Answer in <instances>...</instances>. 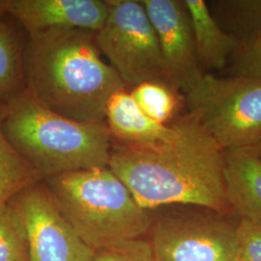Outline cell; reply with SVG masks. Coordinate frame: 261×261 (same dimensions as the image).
Listing matches in <instances>:
<instances>
[{"label": "cell", "instance_id": "cell-1", "mask_svg": "<svg viewBox=\"0 0 261 261\" xmlns=\"http://www.w3.org/2000/svg\"><path fill=\"white\" fill-rule=\"evenodd\" d=\"M171 124L175 137L155 145L128 146L112 140L109 168L146 210L189 205L220 214L232 212L224 150L190 112Z\"/></svg>", "mask_w": 261, "mask_h": 261}, {"label": "cell", "instance_id": "cell-2", "mask_svg": "<svg viewBox=\"0 0 261 261\" xmlns=\"http://www.w3.org/2000/svg\"><path fill=\"white\" fill-rule=\"evenodd\" d=\"M22 76L39 103L76 121H103L111 97L126 88L103 61L96 32L79 28L27 34Z\"/></svg>", "mask_w": 261, "mask_h": 261}, {"label": "cell", "instance_id": "cell-3", "mask_svg": "<svg viewBox=\"0 0 261 261\" xmlns=\"http://www.w3.org/2000/svg\"><path fill=\"white\" fill-rule=\"evenodd\" d=\"M3 130L41 180L109 167L112 137L106 121H76L44 107L24 89L7 100Z\"/></svg>", "mask_w": 261, "mask_h": 261}, {"label": "cell", "instance_id": "cell-4", "mask_svg": "<svg viewBox=\"0 0 261 261\" xmlns=\"http://www.w3.org/2000/svg\"><path fill=\"white\" fill-rule=\"evenodd\" d=\"M75 232L92 250L141 239L150 231L149 210L109 167L67 172L43 180Z\"/></svg>", "mask_w": 261, "mask_h": 261}, {"label": "cell", "instance_id": "cell-5", "mask_svg": "<svg viewBox=\"0 0 261 261\" xmlns=\"http://www.w3.org/2000/svg\"><path fill=\"white\" fill-rule=\"evenodd\" d=\"M188 112L224 150L254 148L261 142V82L204 74L185 94Z\"/></svg>", "mask_w": 261, "mask_h": 261}, {"label": "cell", "instance_id": "cell-6", "mask_svg": "<svg viewBox=\"0 0 261 261\" xmlns=\"http://www.w3.org/2000/svg\"><path fill=\"white\" fill-rule=\"evenodd\" d=\"M107 2L108 15L96 32L97 44L125 87L130 90L147 82L171 87L158 38L141 1Z\"/></svg>", "mask_w": 261, "mask_h": 261}, {"label": "cell", "instance_id": "cell-7", "mask_svg": "<svg viewBox=\"0 0 261 261\" xmlns=\"http://www.w3.org/2000/svg\"><path fill=\"white\" fill-rule=\"evenodd\" d=\"M222 215H172L153 221L154 261H236L237 224Z\"/></svg>", "mask_w": 261, "mask_h": 261}, {"label": "cell", "instance_id": "cell-8", "mask_svg": "<svg viewBox=\"0 0 261 261\" xmlns=\"http://www.w3.org/2000/svg\"><path fill=\"white\" fill-rule=\"evenodd\" d=\"M9 203L24 225L31 261H90L94 250L61 213L43 180L23 189Z\"/></svg>", "mask_w": 261, "mask_h": 261}, {"label": "cell", "instance_id": "cell-9", "mask_svg": "<svg viewBox=\"0 0 261 261\" xmlns=\"http://www.w3.org/2000/svg\"><path fill=\"white\" fill-rule=\"evenodd\" d=\"M156 32L168 81L188 93L205 74L201 69L184 0H140Z\"/></svg>", "mask_w": 261, "mask_h": 261}, {"label": "cell", "instance_id": "cell-10", "mask_svg": "<svg viewBox=\"0 0 261 261\" xmlns=\"http://www.w3.org/2000/svg\"><path fill=\"white\" fill-rule=\"evenodd\" d=\"M107 0H5L6 14L27 34L57 28L97 32L108 15Z\"/></svg>", "mask_w": 261, "mask_h": 261}, {"label": "cell", "instance_id": "cell-11", "mask_svg": "<svg viewBox=\"0 0 261 261\" xmlns=\"http://www.w3.org/2000/svg\"><path fill=\"white\" fill-rule=\"evenodd\" d=\"M105 121L112 140L128 146H149L172 140L176 130L172 124L152 121L143 112L126 88L113 94L106 108Z\"/></svg>", "mask_w": 261, "mask_h": 261}, {"label": "cell", "instance_id": "cell-12", "mask_svg": "<svg viewBox=\"0 0 261 261\" xmlns=\"http://www.w3.org/2000/svg\"><path fill=\"white\" fill-rule=\"evenodd\" d=\"M227 200L240 218L261 222V158L254 148L224 151Z\"/></svg>", "mask_w": 261, "mask_h": 261}, {"label": "cell", "instance_id": "cell-13", "mask_svg": "<svg viewBox=\"0 0 261 261\" xmlns=\"http://www.w3.org/2000/svg\"><path fill=\"white\" fill-rule=\"evenodd\" d=\"M190 15L199 64L206 74L226 69L239 50L233 38L216 22L204 0H184Z\"/></svg>", "mask_w": 261, "mask_h": 261}, {"label": "cell", "instance_id": "cell-14", "mask_svg": "<svg viewBox=\"0 0 261 261\" xmlns=\"http://www.w3.org/2000/svg\"><path fill=\"white\" fill-rule=\"evenodd\" d=\"M207 5L219 27L237 42L239 50L261 41V0H213Z\"/></svg>", "mask_w": 261, "mask_h": 261}, {"label": "cell", "instance_id": "cell-15", "mask_svg": "<svg viewBox=\"0 0 261 261\" xmlns=\"http://www.w3.org/2000/svg\"><path fill=\"white\" fill-rule=\"evenodd\" d=\"M27 33L9 16L0 22V99L10 98L23 91L22 54Z\"/></svg>", "mask_w": 261, "mask_h": 261}, {"label": "cell", "instance_id": "cell-16", "mask_svg": "<svg viewBox=\"0 0 261 261\" xmlns=\"http://www.w3.org/2000/svg\"><path fill=\"white\" fill-rule=\"evenodd\" d=\"M6 113L7 100L0 99V210L23 189L42 181L6 138L3 130Z\"/></svg>", "mask_w": 261, "mask_h": 261}, {"label": "cell", "instance_id": "cell-17", "mask_svg": "<svg viewBox=\"0 0 261 261\" xmlns=\"http://www.w3.org/2000/svg\"><path fill=\"white\" fill-rule=\"evenodd\" d=\"M129 91L140 111L152 121L168 125L167 123L177 112V91L167 84L147 82L137 85Z\"/></svg>", "mask_w": 261, "mask_h": 261}, {"label": "cell", "instance_id": "cell-18", "mask_svg": "<svg viewBox=\"0 0 261 261\" xmlns=\"http://www.w3.org/2000/svg\"><path fill=\"white\" fill-rule=\"evenodd\" d=\"M0 261H31L24 225L10 203L0 210Z\"/></svg>", "mask_w": 261, "mask_h": 261}, {"label": "cell", "instance_id": "cell-19", "mask_svg": "<svg viewBox=\"0 0 261 261\" xmlns=\"http://www.w3.org/2000/svg\"><path fill=\"white\" fill-rule=\"evenodd\" d=\"M90 261H154L150 243L137 239L94 251Z\"/></svg>", "mask_w": 261, "mask_h": 261}, {"label": "cell", "instance_id": "cell-20", "mask_svg": "<svg viewBox=\"0 0 261 261\" xmlns=\"http://www.w3.org/2000/svg\"><path fill=\"white\" fill-rule=\"evenodd\" d=\"M236 236V261H261V222L240 218Z\"/></svg>", "mask_w": 261, "mask_h": 261}, {"label": "cell", "instance_id": "cell-21", "mask_svg": "<svg viewBox=\"0 0 261 261\" xmlns=\"http://www.w3.org/2000/svg\"><path fill=\"white\" fill-rule=\"evenodd\" d=\"M225 75L250 77L261 82V41L237 51L225 70Z\"/></svg>", "mask_w": 261, "mask_h": 261}, {"label": "cell", "instance_id": "cell-22", "mask_svg": "<svg viewBox=\"0 0 261 261\" xmlns=\"http://www.w3.org/2000/svg\"><path fill=\"white\" fill-rule=\"evenodd\" d=\"M7 16L8 15L6 14V10H5V0H0V22Z\"/></svg>", "mask_w": 261, "mask_h": 261}, {"label": "cell", "instance_id": "cell-23", "mask_svg": "<svg viewBox=\"0 0 261 261\" xmlns=\"http://www.w3.org/2000/svg\"><path fill=\"white\" fill-rule=\"evenodd\" d=\"M254 149L256 150V152L258 153V155L260 156L261 158V142L258 144V145H257V146H256V147H254Z\"/></svg>", "mask_w": 261, "mask_h": 261}]
</instances>
